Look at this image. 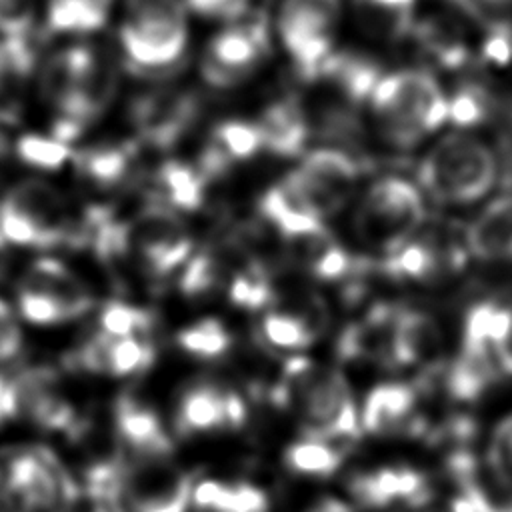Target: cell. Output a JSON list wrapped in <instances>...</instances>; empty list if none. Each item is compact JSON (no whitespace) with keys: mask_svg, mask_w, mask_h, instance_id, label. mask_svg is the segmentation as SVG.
Here are the masks:
<instances>
[{"mask_svg":"<svg viewBox=\"0 0 512 512\" xmlns=\"http://www.w3.org/2000/svg\"><path fill=\"white\" fill-rule=\"evenodd\" d=\"M282 384L306 438L330 442L358 434V412L340 372L294 356L286 360Z\"/></svg>","mask_w":512,"mask_h":512,"instance_id":"cell-1","label":"cell"},{"mask_svg":"<svg viewBox=\"0 0 512 512\" xmlns=\"http://www.w3.org/2000/svg\"><path fill=\"white\" fill-rule=\"evenodd\" d=\"M382 136L394 146H414L448 120V98L432 74L400 70L382 76L370 96Z\"/></svg>","mask_w":512,"mask_h":512,"instance_id":"cell-2","label":"cell"},{"mask_svg":"<svg viewBox=\"0 0 512 512\" xmlns=\"http://www.w3.org/2000/svg\"><path fill=\"white\" fill-rule=\"evenodd\" d=\"M78 486L44 446L0 450V512H70Z\"/></svg>","mask_w":512,"mask_h":512,"instance_id":"cell-3","label":"cell"},{"mask_svg":"<svg viewBox=\"0 0 512 512\" xmlns=\"http://www.w3.org/2000/svg\"><path fill=\"white\" fill-rule=\"evenodd\" d=\"M188 26L180 0H128L120 26L126 64L136 74L156 76L180 66Z\"/></svg>","mask_w":512,"mask_h":512,"instance_id":"cell-4","label":"cell"},{"mask_svg":"<svg viewBox=\"0 0 512 512\" xmlns=\"http://www.w3.org/2000/svg\"><path fill=\"white\" fill-rule=\"evenodd\" d=\"M498 178L490 146L466 134L444 136L422 160L424 190L444 204H470L484 198Z\"/></svg>","mask_w":512,"mask_h":512,"instance_id":"cell-5","label":"cell"},{"mask_svg":"<svg viewBox=\"0 0 512 512\" xmlns=\"http://www.w3.org/2000/svg\"><path fill=\"white\" fill-rule=\"evenodd\" d=\"M4 242L48 248L72 238L68 210L60 192L44 180L14 184L0 204Z\"/></svg>","mask_w":512,"mask_h":512,"instance_id":"cell-6","label":"cell"},{"mask_svg":"<svg viewBox=\"0 0 512 512\" xmlns=\"http://www.w3.org/2000/svg\"><path fill=\"white\" fill-rule=\"evenodd\" d=\"M422 220L424 200L420 190L404 178L386 176L368 188L358 212V232L390 252L410 240Z\"/></svg>","mask_w":512,"mask_h":512,"instance_id":"cell-7","label":"cell"},{"mask_svg":"<svg viewBox=\"0 0 512 512\" xmlns=\"http://www.w3.org/2000/svg\"><path fill=\"white\" fill-rule=\"evenodd\" d=\"M340 0H284L278 16L282 44L306 80H312L332 54Z\"/></svg>","mask_w":512,"mask_h":512,"instance_id":"cell-8","label":"cell"},{"mask_svg":"<svg viewBox=\"0 0 512 512\" xmlns=\"http://www.w3.org/2000/svg\"><path fill=\"white\" fill-rule=\"evenodd\" d=\"M268 52V30L260 14L242 16L206 46L202 76L208 84L230 88L246 80Z\"/></svg>","mask_w":512,"mask_h":512,"instance_id":"cell-9","label":"cell"},{"mask_svg":"<svg viewBox=\"0 0 512 512\" xmlns=\"http://www.w3.org/2000/svg\"><path fill=\"white\" fill-rule=\"evenodd\" d=\"M130 252L138 256L150 276H166L188 260L192 236L172 210L152 204L128 222Z\"/></svg>","mask_w":512,"mask_h":512,"instance_id":"cell-10","label":"cell"},{"mask_svg":"<svg viewBox=\"0 0 512 512\" xmlns=\"http://www.w3.org/2000/svg\"><path fill=\"white\" fill-rule=\"evenodd\" d=\"M196 116L198 98L176 88L148 92L132 104L134 128L154 148L174 146L194 124Z\"/></svg>","mask_w":512,"mask_h":512,"instance_id":"cell-11","label":"cell"},{"mask_svg":"<svg viewBox=\"0 0 512 512\" xmlns=\"http://www.w3.org/2000/svg\"><path fill=\"white\" fill-rule=\"evenodd\" d=\"M18 288L48 298L56 306L62 322L84 316L94 304L88 286L70 268L54 258L36 260L22 276Z\"/></svg>","mask_w":512,"mask_h":512,"instance_id":"cell-12","label":"cell"},{"mask_svg":"<svg viewBox=\"0 0 512 512\" xmlns=\"http://www.w3.org/2000/svg\"><path fill=\"white\" fill-rule=\"evenodd\" d=\"M76 360L88 372L130 376L152 364L154 348L146 336L114 338L98 332L82 344L76 352Z\"/></svg>","mask_w":512,"mask_h":512,"instance_id":"cell-13","label":"cell"},{"mask_svg":"<svg viewBox=\"0 0 512 512\" xmlns=\"http://www.w3.org/2000/svg\"><path fill=\"white\" fill-rule=\"evenodd\" d=\"M418 392L410 384H380L364 404L362 426L376 436L390 434H422L424 424L414 418Z\"/></svg>","mask_w":512,"mask_h":512,"instance_id":"cell-14","label":"cell"},{"mask_svg":"<svg viewBox=\"0 0 512 512\" xmlns=\"http://www.w3.org/2000/svg\"><path fill=\"white\" fill-rule=\"evenodd\" d=\"M350 490L354 498L368 508H380L394 500L420 506L430 500V486L426 478L418 470L406 466L360 474L350 482Z\"/></svg>","mask_w":512,"mask_h":512,"instance_id":"cell-15","label":"cell"},{"mask_svg":"<svg viewBox=\"0 0 512 512\" xmlns=\"http://www.w3.org/2000/svg\"><path fill=\"white\" fill-rule=\"evenodd\" d=\"M116 430L136 458H164L172 450L156 412L134 396L116 402Z\"/></svg>","mask_w":512,"mask_h":512,"instance_id":"cell-16","label":"cell"},{"mask_svg":"<svg viewBox=\"0 0 512 512\" xmlns=\"http://www.w3.org/2000/svg\"><path fill=\"white\" fill-rule=\"evenodd\" d=\"M258 130L266 150L276 156L292 158L302 152L312 126L306 108L294 98H284L262 112Z\"/></svg>","mask_w":512,"mask_h":512,"instance_id":"cell-17","label":"cell"},{"mask_svg":"<svg viewBox=\"0 0 512 512\" xmlns=\"http://www.w3.org/2000/svg\"><path fill=\"white\" fill-rule=\"evenodd\" d=\"M438 342V326L428 314L398 310L384 364L392 368L418 364L438 348Z\"/></svg>","mask_w":512,"mask_h":512,"instance_id":"cell-18","label":"cell"},{"mask_svg":"<svg viewBox=\"0 0 512 512\" xmlns=\"http://www.w3.org/2000/svg\"><path fill=\"white\" fill-rule=\"evenodd\" d=\"M474 256L512 264V194L490 202L468 228Z\"/></svg>","mask_w":512,"mask_h":512,"instance_id":"cell-19","label":"cell"},{"mask_svg":"<svg viewBox=\"0 0 512 512\" xmlns=\"http://www.w3.org/2000/svg\"><path fill=\"white\" fill-rule=\"evenodd\" d=\"M92 46H70L52 54L40 74V94L58 114L70 104L92 56Z\"/></svg>","mask_w":512,"mask_h":512,"instance_id":"cell-20","label":"cell"},{"mask_svg":"<svg viewBox=\"0 0 512 512\" xmlns=\"http://www.w3.org/2000/svg\"><path fill=\"white\" fill-rule=\"evenodd\" d=\"M260 212L286 242L324 228V222L304 204L286 180L274 184L262 196Z\"/></svg>","mask_w":512,"mask_h":512,"instance_id":"cell-21","label":"cell"},{"mask_svg":"<svg viewBox=\"0 0 512 512\" xmlns=\"http://www.w3.org/2000/svg\"><path fill=\"white\" fill-rule=\"evenodd\" d=\"M286 244L296 264L320 280H338L354 266V258L332 238L326 228L288 240Z\"/></svg>","mask_w":512,"mask_h":512,"instance_id":"cell-22","label":"cell"},{"mask_svg":"<svg viewBox=\"0 0 512 512\" xmlns=\"http://www.w3.org/2000/svg\"><path fill=\"white\" fill-rule=\"evenodd\" d=\"M418 46L444 68H458L470 58L464 28L452 16H428L410 30Z\"/></svg>","mask_w":512,"mask_h":512,"instance_id":"cell-23","label":"cell"},{"mask_svg":"<svg viewBox=\"0 0 512 512\" xmlns=\"http://www.w3.org/2000/svg\"><path fill=\"white\" fill-rule=\"evenodd\" d=\"M154 204L168 210H198L204 200V176L180 160H166L154 172Z\"/></svg>","mask_w":512,"mask_h":512,"instance_id":"cell-24","label":"cell"},{"mask_svg":"<svg viewBox=\"0 0 512 512\" xmlns=\"http://www.w3.org/2000/svg\"><path fill=\"white\" fill-rule=\"evenodd\" d=\"M502 374L498 354L462 348L446 372V388L454 400H476Z\"/></svg>","mask_w":512,"mask_h":512,"instance_id":"cell-25","label":"cell"},{"mask_svg":"<svg viewBox=\"0 0 512 512\" xmlns=\"http://www.w3.org/2000/svg\"><path fill=\"white\" fill-rule=\"evenodd\" d=\"M226 390L214 384H196L184 392L178 404L176 428L180 434H196L226 428Z\"/></svg>","mask_w":512,"mask_h":512,"instance_id":"cell-26","label":"cell"},{"mask_svg":"<svg viewBox=\"0 0 512 512\" xmlns=\"http://www.w3.org/2000/svg\"><path fill=\"white\" fill-rule=\"evenodd\" d=\"M192 504L198 512H266V494L246 482L226 484L204 480L192 490Z\"/></svg>","mask_w":512,"mask_h":512,"instance_id":"cell-27","label":"cell"},{"mask_svg":"<svg viewBox=\"0 0 512 512\" xmlns=\"http://www.w3.org/2000/svg\"><path fill=\"white\" fill-rule=\"evenodd\" d=\"M236 254L238 252L232 248H210L196 254L188 260L180 276V290L188 296H202L230 282L234 272L246 262L242 260L238 264Z\"/></svg>","mask_w":512,"mask_h":512,"instance_id":"cell-28","label":"cell"},{"mask_svg":"<svg viewBox=\"0 0 512 512\" xmlns=\"http://www.w3.org/2000/svg\"><path fill=\"white\" fill-rule=\"evenodd\" d=\"M298 170L330 192L342 196L344 200H348L358 180V164L346 152L336 148L312 150L304 156Z\"/></svg>","mask_w":512,"mask_h":512,"instance_id":"cell-29","label":"cell"},{"mask_svg":"<svg viewBox=\"0 0 512 512\" xmlns=\"http://www.w3.org/2000/svg\"><path fill=\"white\" fill-rule=\"evenodd\" d=\"M442 262L434 240H406L386 254L382 270L400 280H428L438 274Z\"/></svg>","mask_w":512,"mask_h":512,"instance_id":"cell-30","label":"cell"},{"mask_svg":"<svg viewBox=\"0 0 512 512\" xmlns=\"http://www.w3.org/2000/svg\"><path fill=\"white\" fill-rule=\"evenodd\" d=\"M110 8L112 0H48L46 22L52 32H94L106 24Z\"/></svg>","mask_w":512,"mask_h":512,"instance_id":"cell-31","label":"cell"},{"mask_svg":"<svg viewBox=\"0 0 512 512\" xmlns=\"http://www.w3.org/2000/svg\"><path fill=\"white\" fill-rule=\"evenodd\" d=\"M132 164L134 152L124 144H100L76 156V166L82 176L104 188L122 184L130 176Z\"/></svg>","mask_w":512,"mask_h":512,"instance_id":"cell-32","label":"cell"},{"mask_svg":"<svg viewBox=\"0 0 512 512\" xmlns=\"http://www.w3.org/2000/svg\"><path fill=\"white\" fill-rule=\"evenodd\" d=\"M206 144L214 148L230 166L234 162L252 158L260 148H264L258 124L242 120H226L218 124Z\"/></svg>","mask_w":512,"mask_h":512,"instance_id":"cell-33","label":"cell"},{"mask_svg":"<svg viewBox=\"0 0 512 512\" xmlns=\"http://www.w3.org/2000/svg\"><path fill=\"white\" fill-rule=\"evenodd\" d=\"M264 342L280 350H302L310 346L318 332L294 310H274L262 318Z\"/></svg>","mask_w":512,"mask_h":512,"instance_id":"cell-34","label":"cell"},{"mask_svg":"<svg viewBox=\"0 0 512 512\" xmlns=\"http://www.w3.org/2000/svg\"><path fill=\"white\" fill-rule=\"evenodd\" d=\"M416 0H356L362 22L386 36H400L412 30V6Z\"/></svg>","mask_w":512,"mask_h":512,"instance_id":"cell-35","label":"cell"},{"mask_svg":"<svg viewBox=\"0 0 512 512\" xmlns=\"http://www.w3.org/2000/svg\"><path fill=\"white\" fill-rule=\"evenodd\" d=\"M284 458L294 472L308 476H328L342 464V450L330 442L306 438L288 446Z\"/></svg>","mask_w":512,"mask_h":512,"instance_id":"cell-36","label":"cell"},{"mask_svg":"<svg viewBox=\"0 0 512 512\" xmlns=\"http://www.w3.org/2000/svg\"><path fill=\"white\" fill-rule=\"evenodd\" d=\"M228 296L236 306L258 310L270 304L272 284L264 266L256 260H246L228 282Z\"/></svg>","mask_w":512,"mask_h":512,"instance_id":"cell-37","label":"cell"},{"mask_svg":"<svg viewBox=\"0 0 512 512\" xmlns=\"http://www.w3.org/2000/svg\"><path fill=\"white\" fill-rule=\"evenodd\" d=\"M176 342L184 352L192 356L216 358L228 350L230 332L220 320L204 318L180 330L176 336Z\"/></svg>","mask_w":512,"mask_h":512,"instance_id":"cell-38","label":"cell"},{"mask_svg":"<svg viewBox=\"0 0 512 512\" xmlns=\"http://www.w3.org/2000/svg\"><path fill=\"white\" fill-rule=\"evenodd\" d=\"M14 150L18 158L40 170H58L72 156L66 142H60L54 136L42 134H24L14 142Z\"/></svg>","mask_w":512,"mask_h":512,"instance_id":"cell-39","label":"cell"},{"mask_svg":"<svg viewBox=\"0 0 512 512\" xmlns=\"http://www.w3.org/2000/svg\"><path fill=\"white\" fill-rule=\"evenodd\" d=\"M100 332L114 336V338H128V336H146L152 328V316L148 310L124 304V302H110L100 312Z\"/></svg>","mask_w":512,"mask_h":512,"instance_id":"cell-40","label":"cell"},{"mask_svg":"<svg viewBox=\"0 0 512 512\" xmlns=\"http://www.w3.org/2000/svg\"><path fill=\"white\" fill-rule=\"evenodd\" d=\"M486 470L498 488L512 498V414L492 432L486 452Z\"/></svg>","mask_w":512,"mask_h":512,"instance_id":"cell-41","label":"cell"},{"mask_svg":"<svg viewBox=\"0 0 512 512\" xmlns=\"http://www.w3.org/2000/svg\"><path fill=\"white\" fill-rule=\"evenodd\" d=\"M490 96L478 84H464L448 98V120L458 128L482 124L490 114Z\"/></svg>","mask_w":512,"mask_h":512,"instance_id":"cell-42","label":"cell"},{"mask_svg":"<svg viewBox=\"0 0 512 512\" xmlns=\"http://www.w3.org/2000/svg\"><path fill=\"white\" fill-rule=\"evenodd\" d=\"M34 24L32 0H0V36L18 38L28 36Z\"/></svg>","mask_w":512,"mask_h":512,"instance_id":"cell-43","label":"cell"},{"mask_svg":"<svg viewBox=\"0 0 512 512\" xmlns=\"http://www.w3.org/2000/svg\"><path fill=\"white\" fill-rule=\"evenodd\" d=\"M482 58L492 66H508L512 62V26L496 22L486 30L482 40Z\"/></svg>","mask_w":512,"mask_h":512,"instance_id":"cell-44","label":"cell"},{"mask_svg":"<svg viewBox=\"0 0 512 512\" xmlns=\"http://www.w3.org/2000/svg\"><path fill=\"white\" fill-rule=\"evenodd\" d=\"M190 10L206 18L238 20L246 14L248 0H184Z\"/></svg>","mask_w":512,"mask_h":512,"instance_id":"cell-45","label":"cell"},{"mask_svg":"<svg viewBox=\"0 0 512 512\" xmlns=\"http://www.w3.org/2000/svg\"><path fill=\"white\" fill-rule=\"evenodd\" d=\"M22 348V332L10 308L0 300V362L14 358Z\"/></svg>","mask_w":512,"mask_h":512,"instance_id":"cell-46","label":"cell"},{"mask_svg":"<svg viewBox=\"0 0 512 512\" xmlns=\"http://www.w3.org/2000/svg\"><path fill=\"white\" fill-rule=\"evenodd\" d=\"M14 416H16V406H14L12 376L0 374V424Z\"/></svg>","mask_w":512,"mask_h":512,"instance_id":"cell-47","label":"cell"},{"mask_svg":"<svg viewBox=\"0 0 512 512\" xmlns=\"http://www.w3.org/2000/svg\"><path fill=\"white\" fill-rule=\"evenodd\" d=\"M498 362H500L502 372L512 374V322H510L508 336L504 338V342L498 348Z\"/></svg>","mask_w":512,"mask_h":512,"instance_id":"cell-48","label":"cell"},{"mask_svg":"<svg viewBox=\"0 0 512 512\" xmlns=\"http://www.w3.org/2000/svg\"><path fill=\"white\" fill-rule=\"evenodd\" d=\"M512 0H470V6L474 12H478L480 4H486V6H502V4H510Z\"/></svg>","mask_w":512,"mask_h":512,"instance_id":"cell-49","label":"cell"},{"mask_svg":"<svg viewBox=\"0 0 512 512\" xmlns=\"http://www.w3.org/2000/svg\"><path fill=\"white\" fill-rule=\"evenodd\" d=\"M10 74V68H8V60H6V52H4V46H2V40H0V84L2 80Z\"/></svg>","mask_w":512,"mask_h":512,"instance_id":"cell-50","label":"cell"},{"mask_svg":"<svg viewBox=\"0 0 512 512\" xmlns=\"http://www.w3.org/2000/svg\"><path fill=\"white\" fill-rule=\"evenodd\" d=\"M2 244H4V238H2V234H0V246H2Z\"/></svg>","mask_w":512,"mask_h":512,"instance_id":"cell-51","label":"cell"},{"mask_svg":"<svg viewBox=\"0 0 512 512\" xmlns=\"http://www.w3.org/2000/svg\"><path fill=\"white\" fill-rule=\"evenodd\" d=\"M100 512H106V510H100Z\"/></svg>","mask_w":512,"mask_h":512,"instance_id":"cell-52","label":"cell"}]
</instances>
